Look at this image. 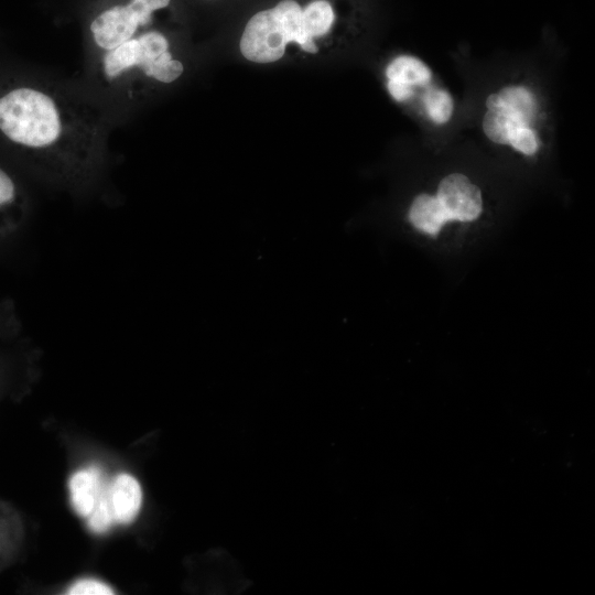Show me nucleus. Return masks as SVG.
Masks as SVG:
<instances>
[{
  "instance_id": "nucleus-1",
  "label": "nucleus",
  "mask_w": 595,
  "mask_h": 595,
  "mask_svg": "<svg viewBox=\"0 0 595 595\" xmlns=\"http://www.w3.org/2000/svg\"><path fill=\"white\" fill-rule=\"evenodd\" d=\"M172 0H99L88 19L90 71L109 94L139 101L158 84H171L184 72L158 15Z\"/></svg>"
},
{
  "instance_id": "nucleus-2",
  "label": "nucleus",
  "mask_w": 595,
  "mask_h": 595,
  "mask_svg": "<svg viewBox=\"0 0 595 595\" xmlns=\"http://www.w3.org/2000/svg\"><path fill=\"white\" fill-rule=\"evenodd\" d=\"M102 139L94 109L66 93L28 79L0 85V140L28 158L57 170L83 167Z\"/></svg>"
},
{
  "instance_id": "nucleus-3",
  "label": "nucleus",
  "mask_w": 595,
  "mask_h": 595,
  "mask_svg": "<svg viewBox=\"0 0 595 595\" xmlns=\"http://www.w3.org/2000/svg\"><path fill=\"white\" fill-rule=\"evenodd\" d=\"M291 42L309 53L318 51L304 31L300 4L295 0H282L251 17L241 35L240 51L251 62L272 63L283 56Z\"/></svg>"
},
{
  "instance_id": "nucleus-4",
  "label": "nucleus",
  "mask_w": 595,
  "mask_h": 595,
  "mask_svg": "<svg viewBox=\"0 0 595 595\" xmlns=\"http://www.w3.org/2000/svg\"><path fill=\"white\" fill-rule=\"evenodd\" d=\"M482 121L485 136L494 143L508 145L521 128L532 127L539 113L537 95L524 85H508L485 99Z\"/></svg>"
},
{
  "instance_id": "nucleus-5",
  "label": "nucleus",
  "mask_w": 595,
  "mask_h": 595,
  "mask_svg": "<svg viewBox=\"0 0 595 595\" xmlns=\"http://www.w3.org/2000/svg\"><path fill=\"white\" fill-rule=\"evenodd\" d=\"M435 197L448 221H472L483 210L482 192L462 173H451L439 183Z\"/></svg>"
},
{
  "instance_id": "nucleus-6",
  "label": "nucleus",
  "mask_w": 595,
  "mask_h": 595,
  "mask_svg": "<svg viewBox=\"0 0 595 595\" xmlns=\"http://www.w3.org/2000/svg\"><path fill=\"white\" fill-rule=\"evenodd\" d=\"M108 496L115 522L125 524L137 517L142 504V489L133 476L126 473L117 475L108 485Z\"/></svg>"
},
{
  "instance_id": "nucleus-7",
  "label": "nucleus",
  "mask_w": 595,
  "mask_h": 595,
  "mask_svg": "<svg viewBox=\"0 0 595 595\" xmlns=\"http://www.w3.org/2000/svg\"><path fill=\"white\" fill-rule=\"evenodd\" d=\"M25 196L15 180L0 166V235L12 231L25 213Z\"/></svg>"
},
{
  "instance_id": "nucleus-8",
  "label": "nucleus",
  "mask_w": 595,
  "mask_h": 595,
  "mask_svg": "<svg viewBox=\"0 0 595 595\" xmlns=\"http://www.w3.org/2000/svg\"><path fill=\"white\" fill-rule=\"evenodd\" d=\"M105 483L96 468L77 470L68 482L72 505L75 511L88 518L93 512Z\"/></svg>"
},
{
  "instance_id": "nucleus-9",
  "label": "nucleus",
  "mask_w": 595,
  "mask_h": 595,
  "mask_svg": "<svg viewBox=\"0 0 595 595\" xmlns=\"http://www.w3.org/2000/svg\"><path fill=\"white\" fill-rule=\"evenodd\" d=\"M408 219L421 232L436 237L443 226L448 223L435 195L419 194L410 205Z\"/></svg>"
},
{
  "instance_id": "nucleus-10",
  "label": "nucleus",
  "mask_w": 595,
  "mask_h": 595,
  "mask_svg": "<svg viewBox=\"0 0 595 595\" xmlns=\"http://www.w3.org/2000/svg\"><path fill=\"white\" fill-rule=\"evenodd\" d=\"M386 77L388 80L408 85L415 89L416 87L429 86L433 74L429 65L419 57L399 55L388 64Z\"/></svg>"
},
{
  "instance_id": "nucleus-11",
  "label": "nucleus",
  "mask_w": 595,
  "mask_h": 595,
  "mask_svg": "<svg viewBox=\"0 0 595 595\" xmlns=\"http://www.w3.org/2000/svg\"><path fill=\"white\" fill-rule=\"evenodd\" d=\"M334 20L335 13L327 0H313L302 10L304 31L312 39L327 34Z\"/></svg>"
},
{
  "instance_id": "nucleus-12",
  "label": "nucleus",
  "mask_w": 595,
  "mask_h": 595,
  "mask_svg": "<svg viewBox=\"0 0 595 595\" xmlns=\"http://www.w3.org/2000/svg\"><path fill=\"white\" fill-rule=\"evenodd\" d=\"M422 101L425 115L433 123L444 125L452 118L454 99L446 89L436 86L428 87Z\"/></svg>"
},
{
  "instance_id": "nucleus-13",
  "label": "nucleus",
  "mask_w": 595,
  "mask_h": 595,
  "mask_svg": "<svg viewBox=\"0 0 595 595\" xmlns=\"http://www.w3.org/2000/svg\"><path fill=\"white\" fill-rule=\"evenodd\" d=\"M115 522L109 496L108 486L104 485L96 501L93 512L88 517V527L96 533L106 532Z\"/></svg>"
},
{
  "instance_id": "nucleus-14",
  "label": "nucleus",
  "mask_w": 595,
  "mask_h": 595,
  "mask_svg": "<svg viewBox=\"0 0 595 595\" xmlns=\"http://www.w3.org/2000/svg\"><path fill=\"white\" fill-rule=\"evenodd\" d=\"M71 595H109L113 594L106 583L94 578H82L75 582L67 591Z\"/></svg>"
},
{
  "instance_id": "nucleus-15",
  "label": "nucleus",
  "mask_w": 595,
  "mask_h": 595,
  "mask_svg": "<svg viewBox=\"0 0 595 595\" xmlns=\"http://www.w3.org/2000/svg\"><path fill=\"white\" fill-rule=\"evenodd\" d=\"M387 89L390 96L398 102H403L411 99L415 91L414 88L408 85H403L392 80L387 82Z\"/></svg>"
}]
</instances>
